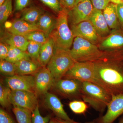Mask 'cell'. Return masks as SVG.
<instances>
[{
	"mask_svg": "<svg viewBox=\"0 0 123 123\" xmlns=\"http://www.w3.org/2000/svg\"><path fill=\"white\" fill-rule=\"evenodd\" d=\"M108 57L105 53L94 62L93 83L111 95L123 94V54H116L112 59Z\"/></svg>",
	"mask_w": 123,
	"mask_h": 123,
	"instance_id": "cell-1",
	"label": "cell"
},
{
	"mask_svg": "<svg viewBox=\"0 0 123 123\" xmlns=\"http://www.w3.org/2000/svg\"><path fill=\"white\" fill-rule=\"evenodd\" d=\"M69 11L62 7L58 13L55 29L49 35L54 42L55 48L69 50L73 43L74 37L68 26Z\"/></svg>",
	"mask_w": 123,
	"mask_h": 123,
	"instance_id": "cell-2",
	"label": "cell"
},
{
	"mask_svg": "<svg viewBox=\"0 0 123 123\" xmlns=\"http://www.w3.org/2000/svg\"><path fill=\"white\" fill-rule=\"evenodd\" d=\"M81 96L84 102L100 112L104 111L112 98V95L103 88L90 82H82Z\"/></svg>",
	"mask_w": 123,
	"mask_h": 123,
	"instance_id": "cell-3",
	"label": "cell"
},
{
	"mask_svg": "<svg viewBox=\"0 0 123 123\" xmlns=\"http://www.w3.org/2000/svg\"><path fill=\"white\" fill-rule=\"evenodd\" d=\"M73 47L69 50L71 56L79 62H94L102 58L105 53L100 50L95 44L80 37L74 38Z\"/></svg>",
	"mask_w": 123,
	"mask_h": 123,
	"instance_id": "cell-4",
	"label": "cell"
},
{
	"mask_svg": "<svg viewBox=\"0 0 123 123\" xmlns=\"http://www.w3.org/2000/svg\"><path fill=\"white\" fill-rule=\"evenodd\" d=\"M69 50L55 48L53 56L47 65L55 80L63 77L76 62L71 56Z\"/></svg>",
	"mask_w": 123,
	"mask_h": 123,
	"instance_id": "cell-5",
	"label": "cell"
},
{
	"mask_svg": "<svg viewBox=\"0 0 123 123\" xmlns=\"http://www.w3.org/2000/svg\"><path fill=\"white\" fill-rule=\"evenodd\" d=\"M64 77H65V78L75 79L82 82H94L95 77L94 62L76 61Z\"/></svg>",
	"mask_w": 123,
	"mask_h": 123,
	"instance_id": "cell-6",
	"label": "cell"
},
{
	"mask_svg": "<svg viewBox=\"0 0 123 123\" xmlns=\"http://www.w3.org/2000/svg\"><path fill=\"white\" fill-rule=\"evenodd\" d=\"M10 101L13 106L33 111L38 105L37 94L35 91L11 90Z\"/></svg>",
	"mask_w": 123,
	"mask_h": 123,
	"instance_id": "cell-7",
	"label": "cell"
},
{
	"mask_svg": "<svg viewBox=\"0 0 123 123\" xmlns=\"http://www.w3.org/2000/svg\"><path fill=\"white\" fill-rule=\"evenodd\" d=\"M82 82L74 79H61L55 80L54 88L59 93L67 98L80 97Z\"/></svg>",
	"mask_w": 123,
	"mask_h": 123,
	"instance_id": "cell-8",
	"label": "cell"
},
{
	"mask_svg": "<svg viewBox=\"0 0 123 123\" xmlns=\"http://www.w3.org/2000/svg\"><path fill=\"white\" fill-rule=\"evenodd\" d=\"M106 112L98 119L97 123H113L123 114V94L112 95Z\"/></svg>",
	"mask_w": 123,
	"mask_h": 123,
	"instance_id": "cell-9",
	"label": "cell"
},
{
	"mask_svg": "<svg viewBox=\"0 0 123 123\" xmlns=\"http://www.w3.org/2000/svg\"><path fill=\"white\" fill-rule=\"evenodd\" d=\"M93 9L90 0H83L69 11L68 19L73 25L89 21Z\"/></svg>",
	"mask_w": 123,
	"mask_h": 123,
	"instance_id": "cell-10",
	"label": "cell"
},
{
	"mask_svg": "<svg viewBox=\"0 0 123 123\" xmlns=\"http://www.w3.org/2000/svg\"><path fill=\"white\" fill-rule=\"evenodd\" d=\"M35 91L37 94L45 95L53 87L55 80L47 67H43L34 75Z\"/></svg>",
	"mask_w": 123,
	"mask_h": 123,
	"instance_id": "cell-11",
	"label": "cell"
},
{
	"mask_svg": "<svg viewBox=\"0 0 123 123\" xmlns=\"http://www.w3.org/2000/svg\"><path fill=\"white\" fill-rule=\"evenodd\" d=\"M71 30L74 38L80 37L95 44L98 43L100 39V36L89 20L73 25Z\"/></svg>",
	"mask_w": 123,
	"mask_h": 123,
	"instance_id": "cell-12",
	"label": "cell"
},
{
	"mask_svg": "<svg viewBox=\"0 0 123 123\" xmlns=\"http://www.w3.org/2000/svg\"><path fill=\"white\" fill-rule=\"evenodd\" d=\"M5 81L6 85L11 90L35 92L34 75H15L6 77Z\"/></svg>",
	"mask_w": 123,
	"mask_h": 123,
	"instance_id": "cell-13",
	"label": "cell"
},
{
	"mask_svg": "<svg viewBox=\"0 0 123 123\" xmlns=\"http://www.w3.org/2000/svg\"><path fill=\"white\" fill-rule=\"evenodd\" d=\"M44 102L48 108L51 110L57 118L72 123H78L74 121L68 115L60 99L55 94L48 92L44 95Z\"/></svg>",
	"mask_w": 123,
	"mask_h": 123,
	"instance_id": "cell-14",
	"label": "cell"
},
{
	"mask_svg": "<svg viewBox=\"0 0 123 123\" xmlns=\"http://www.w3.org/2000/svg\"><path fill=\"white\" fill-rule=\"evenodd\" d=\"M5 23L8 31L14 34L23 36L31 31H40L36 25L31 24L21 18L15 19L11 22H6Z\"/></svg>",
	"mask_w": 123,
	"mask_h": 123,
	"instance_id": "cell-15",
	"label": "cell"
},
{
	"mask_svg": "<svg viewBox=\"0 0 123 123\" xmlns=\"http://www.w3.org/2000/svg\"><path fill=\"white\" fill-rule=\"evenodd\" d=\"M14 64L15 75H34L43 67L38 62L31 59L21 60Z\"/></svg>",
	"mask_w": 123,
	"mask_h": 123,
	"instance_id": "cell-16",
	"label": "cell"
},
{
	"mask_svg": "<svg viewBox=\"0 0 123 123\" xmlns=\"http://www.w3.org/2000/svg\"><path fill=\"white\" fill-rule=\"evenodd\" d=\"M89 21L95 27L99 36H105L109 34L110 29L102 10L94 8Z\"/></svg>",
	"mask_w": 123,
	"mask_h": 123,
	"instance_id": "cell-17",
	"label": "cell"
},
{
	"mask_svg": "<svg viewBox=\"0 0 123 123\" xmlns=\"http://www.w3.org/2000/svg\"><path fill=\"white\" fill-rule=\"evenodd\" d=\"M103 50L123 49V30L117 31L107 37L100 44Z\"/></svg>",
	"mask_w": 123,
	"mask_h": 123,
	"instance_id": "cell-18",
	"label": "cell"
},
{
	"mask_svg": "<svg viewBox=\"0 0 123 123\" xmlns=\"http://www.w3.org/2000/svg\"><path fill=\"white\" fill-rule=\"evenodd\" d=\"M1 42L26 51L29 41L23 36L6 33L1 37Z\"/></svg>",
	"mask_w": 123,
	"mask_h": 123,
	"instance_id": "cell-19",
	"label": "cell"
},
{
	"mask_svg": "<svg viewBox=\"0 0 123 123\" xmlns=\"http://www.w3.org/2000/svg\"><path fill=\"white\" fill-rule=\"evenodd\" d=\"M55 51V44L49 37L47 42L42 44L40 52L38 62L42 66L47 65L53 56Z\"/></svg>",
	"mask_w": 123,
	"mask_h": 123,
	"instance_id": "cell-20",
	"label": "cell"
},
{
	"mask_svg": "<svg viewBox=\"0 0 123 123\" xmlns=\"http://www.w3.org/2000/svg\"><path fill=\"white\" fill-rule=\"evenodd\" d=\"M103 12L109 28L112 29H118L120 24L117 15L116 4L110 2Z\"/></svg>",
	"mask_w": 123,
	"mask_h": 123,
	"instance_id": "cell-21",
	"label": "cell"
},
{
	"mask_svg": "<svg viewBox=\"0 0 123 123\" xmlns=\"http://www.w3.org/2000/svg\"><path fill=\"white\" fill-rule=\"evenodd\" d=\"M56 19L48 13H44L41 15L36 25L40 31L47 35H49L55 29Z\"/></svg>",
	"mask_w": 123,
	"mask_h": 123,
	"instance_id": "cell-22",
	"label": "cell"
},
{
	"mask_svg": "<svg viewBox=\"0 0 123 123\" xmlns=\"http://www.w3.org/2000/svg\"><path fill=\"white\" fill-rule=\"evenodd\" d=\"M43 13L44 12L42 9L37 7H31L24 10L21 18L31 24L36 25Z\"/></svg>",
	"mask_w": 123,
	"mask_h": 123,
	"instance_id": "cell-23",
	"label": "cell"
},
{
	"mask_svg": "<svg viewBox=\"0 0 123 123\" xmlns=\"http://www.w3.org/2000/svg\"><path fill=\"white\" fill-rule=\"evenodd\" d=\"M31 58L26 51L10 46L6 60L14 63L21 60Z\"/></svg>",
	"mask_w": 123,
	"mask_h": 123,
	"instance_id": "cell-24",
	"label": "cell"
},
{
	"mask_svg": "<svg viewBox=\"0 0 123 123\" xmlns=\"http://www.w3.org/2000/svg\"><path fill=\"white\" fill-rule=\"evenodd\" d=\"M12 111L18 123H33L32 111L16 106H13Z\"/></svg>",
	"mask_w": 123,
	"mask_h": 123,
	"instance_id": "cell-25",
	"label": "cell"
},
{
	"mask_svg": "<svg viewBox=\"0 0 123 123\" xmlns=\"http://www.w3.org/2000/svg\"><path fill=\"white\" fill-rule=\"evenodd\" d=\"M29 41H33L43 44L48 40L49 37L40 31H31L23 36Z\"/></svg>",
	"mask_w": 123,
	"mask_h": 123,
	"instance_id": "cell-26",
	"label": "cell"
},
{
	"mask_svg": "<svg viewBox=\"0 0 123 123\" xmlns=\"http://www.w3.org/2000/svg\"><path fill=\"white\" fill-rule=\"evenodd\" d=\"M12 12V0H6L1 6H0V23L4 24Z\"/></svg>",
	"mask_w": 123,
	"mask_h": 123,
	"instance_id": "cell-27",
	"label": "cell"
},
{
	"mask_svg": "<svg viewBox=\"0 0 123 123\" xmlns=\"http://www.w3.org/2000/svg\"><path fill=\"white\" fill-rule=\"evenodd\" d=\"M11 90L6 85L0 84V104L4 108L8 107L11 104L10 96Z\"/></svg>",
	"mask_w": 123,
	"mask_h": 123,
	"instance_id": "cell-28",
	"label": "cell"
},
{
	"mask_svg": "<svg viewBox=\"0 0 123 123\" xmlns=\"http://www.w3.org/2000/svg\"><path fill=\"white\" fill-rule=\"evenodd\" d=\"M42 44L33 41H29L27 49V52L31 59L38 62Z\"/></svg>",
	"mask_w": 123,
	"mask_h": 123,
	"instance_id": "cell-29",
	"label": "cell"
},
{
	"mask_svg": "<svg viewBox=\"0 0 123 123\" xmlns=\"http://www.w3.org/2000/svg\"><path fill=\"white\" fill-rule=\"evenodd\" d=\"M0 71L4 75L11 76L15 75V66L14 63L6 60L0 61Z\"/></svg>",
	"mask_w": 123,
	"mask_h": 123,
	"instance_id": "cell-30",
	"label": "cell"
},
{
	"mask_svg": "<svg viewBox=\"0 0 123 123\" xmlns=\"http://www.w3.org/2000/svg\"><path fill=\"white\" fill-rule=\"evenodd\" d=\"M69 106L70 110L75 114H84L88 109V106L84 101L75 100L70 102Z\"/></svg>",
	"mask_w": 123,
	"mask_h": 123,
	"instance_id": "cell-31",
	"label": "cell"
},
{
	"mask_svg": "<svg viewBox=\"0 0 123 123\" xmlns=\"http://www.w3.org/2000/svg\"><path fill=\"white\" fill-rule=\"evenodd\" d=\"M50 117L47 116L43 117L40 112L38 105L32 112V120L33 123H48L50 121Z\"/></svg>",
	"mask_w": 123,
	"mask_h": 123,
	"instance_id": "cell-32",
	"label": "cell"
},
{
	"mask_svg": "<svg viewBox=\"0 0 123 123\" xmlns=\"http://www.w3.org/2000/svg\"><path fill=\"white\" fill-rule=\"evenodd\" d=\"M43 4L57 13L60 12L62 7L59 0H40Z\"/></svg>",
	"mask_w": 123,
	"mask_h": 123,
	"instance_id": "cell-33",
	"label": "cell"
},
{
	"mask_svg": "<svg viewBox=\"0 0 123 123\" xmlns=\"http://www.w3.org/2000/svg\"><path fill=\"white\" fill-rule=\"evenodd\" d=\"M94 8L103 10L111 2L110 0H90Z\"/></svg>",
	"mask_w": 123,
	"mask_h": 123,
	"instance_id": "cell-34",
	"label": "cell"
},
{
	"mask_svg": "<svg viewBox=\"0 0 123 123\" xmlns=\"http://www.w3.org/2000/svg\"><path fill=\"white\" fill-rule=\"evenodd\" d=\"M0 123H15L11 116L6 111L0 109Z\"/></svg>",
	"mask_w": 123,
	"mask_h": 123,
	"instance_id": "cell-35",
	"label": "cell"
},
{
	"mask_svg": "<svg viewBox=\"0 0 123 123\" xmlns=\"http://www.w3.org/2000/svg\"><path fill=\"white\" fill-rule=\"evenodd\" d=\"M10 46L4 43H0V60L6 59L8 53Z\"/></svg>",
	"mask_w": 123,
	"mask_h": 123,
	"instance_id": "cell-36",
	"label": "cell"
},
{
	"mask_svg": "<svg viewBox=\"0 0 123 123\" xmlns=\"http://www.w3.org/2000/svg\"><path fill=\"white\" fill-rule=\"evenodd\" d=\"M30 2V0H15V10L19 11L25 9Z\"/></svg>",
	"mask_w": 123,
	"mask_h": 123,
	"instance_id": "cell-37",
	"label": "cell"
},
{
	"mask_svg": "<svg viewBox=\"0 0 123 123\" xmlns=\"http://www.w3.org/2000/svg\"><path fill=\"white\" fill-rule=\"evenodd\" d=\"M63 8L71 10L75 5L76 0H59Z\"/></svg>",
	"mask_w": 123,
	"mask_h": 123,
	"instance_id": "cell-38",
	"label": "cell"
},
{
	"mask_svg": "<svg viewBox=\"0 0 123 123\" xmlns=\"http://www.w3.org/2000/svg\"><path fill=\"white\" fill-rule=\"evenodd\" d=\"M117 10L119 22L123 29V3L117 4Z\"/></svg>",
	"mask_w": 123,
	"mask_h": 123,
	"instance_id": "cell-39",
	"label": "cell"
},
{
	"mask_svg": "<svg viewBox=\"0 0 123 123\" xmlns=\"http://www.w3.org/2000/svg\"><path fill=\"white\" fill-rule=\"evenodd\" d=\"M55 121V123H72L68 122V121H65L63 120L62 119L56 117V118L53 119Z\"/></svg>",
	"mask_w": 123,
	"mask_h": 123,
	"instance_id": "cell-40",
	"label": "cell"
},
{
	"mask_svg": "<svg viewBox=\"0 0 123 123\" xmlns=\"http://www.w3.org/2000/svg\"><path fill=\"white\" fill-rule=\"evenodd\" d=\"M111 2H112V3H115V4H119V3H122L121 0H110Z\"/></svg>",
	"mask_w": 123,
	"mask_h": 123,
	"instance_id": "cell-41",
	"label": "cell"
},
{
	"mask_svg": "<svg viewBox=\"0 0 123 123\" xmlns=\"http://www.w3.org/2000/svg\"><path fill=\"white\" fill-rule=\"evenodd\" d=\"M6 0H0V6H1Z\"/></svg>",
	"mask_w": 123,
	"mask_h": 123,
	"instance_id": "cell-42",
	"label": "cell"
},
{
	"mask_svg": "<svg viewBox=\"0 0 123 123\" xmlns=\"http://www.w3.org/2000/svg\"><path fill=\"white\" fill-rule=\"evenodd\" d=\"M83 0H76V2H75V5H77V4H78L79 2H81Z\"/></svg>",
	"mask_w": 123,
	"mask_h": 123,
	"instance_id": "cell-43",
	"label": "cell"
},
{
	"mask_svg": "<svg viewBox=\"0 0 123 123\" xmlns=\"http://www.w3.org/2000/svg\"><path fill=\"white\" fill-rule=\"evenodd\" d=\"M48 123H55V122L54 119H51L50 120Z\"/></svg>",
	"mask_w": 123,
	"mask_h": 123,
	"instance_id": "cell-44",
	"label": "cell"
},
{
	"mask_svg": "<svg viewBox=\"0 0 123 123\" xmlns=\"http://www.w3.org/2000/svg\"><path fill=\"white\" fill-rule=\"evenodd\" d=\"M118 123H123V118L120 120V121H119Z\"/></svg>",
	"mask_w": 123,
	"mask_h": 123,
	"instance_id": "cell-45",
	"label": "cell"
},
{
	"mask_svg": "<svg viewBox=\"0 0 123 123\" xmlns=\"http://www.w3.org/2000/svg\"><path fill=\"white\" fill-rule=\"evenodd\" d=\"M85 123H97L96 122H95L94 121H90V122H87Z\"/></svg>",
	"mask_w": 123,
	"mask_h": 123,
	"instance_id": "cell-46",
	"label": "cell"
},
{
	"mask_svg": "<svg viewBox=\"0 0 123 123\" xmlns=\"http://www.w3.org/2000/svg\"><path fill=\"white\" fill-rule=\"evenodd\" d=\"M122 3H123V0H121Z\"/></svg>",
	"mask_w": 123,
	"mask_h": 123,
	"instance_id": "cell-47",
	"label": "cell"
}]
</instances>
